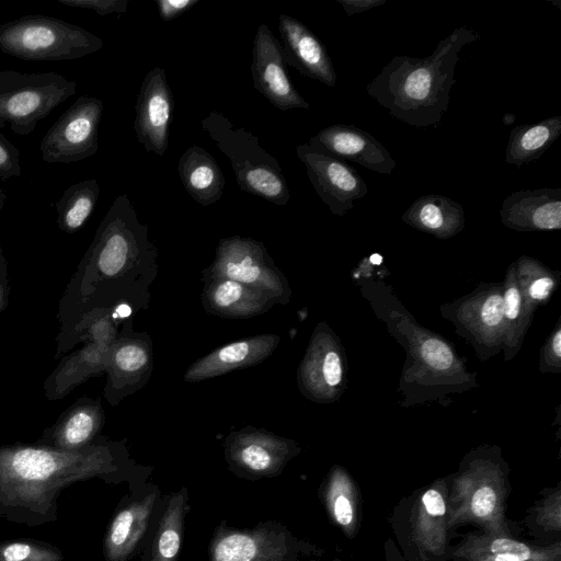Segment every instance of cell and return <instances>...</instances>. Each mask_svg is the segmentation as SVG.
<instances>
[{"instance_id": "6da1fadb", "label": "cell", "mask_w": 561, "mask_h": 561, "mask_svg": "<svg viewBox=\"0 0 561 561\" xmlns=\"http://www.w3.org/2000/svg\"><path fill=\"white\" fill-rule=\"evenodd\" d=\"M121 448L99 436L78 450L39 444L0 445V518L28 527L58 518V497L73 483L124 477Z\"/></svg>"}, {"instance_id": "7a4b0ae2", "label": "cell", "mask_w": 561, "mask_h": 561, "mask_svg": "<svg viewBox=\"0 0 561 561\" xmlns=\"http://www.w3.org/2000/svg\"><path fill=\"white\" fill-rule=\"evenodd\" d=\"M479 38L473 28L459 26L425 58L396 56L367 84V92L403 123L436 126L448 110L459 53Z\"/></svg>"}, {"instance_id": "3957f363", "label": "cell", "mask_w": 561, "mask_h": 561, "mask_svg": "<svg viewBox=\"0 0 561 561\" xmlns=\"http://www.w3.org/2000/svg\"><path fill=\"white\" fill-rule=\"evenodd\" d=\"M150 250L147 227L138 221L127 194L118 195L67 284L58 309L94 296L115 294L116 283L139 260L141 253Z\"/></svg>"}, {"instance_id": "277c9868", "label": "cell", "mask_w": 561, "mask_h": 561, "mask_svg": "<svg viewBox=\"0 0 561 561\" xmlns=\"http://www.w3.org/2000/svg\"><path fill=\"white\" fill-rule=\"evenodd\" d=\"M512 491L508 471L490 458H476L447 478V525L453 530L472 525L477 530L515 537V525L507 518Z\"/></svg>"}, {"instance_id": "5b68a950", "label": "cell", "mask_w": 561, "mask_h": 561, "mask_svg": "<svg viewBox=\"0 0 561 561\" xmlns=\"http://www.w3.org/2000/svg\"><path fill=\"white\" fill-rule=\"evenodd\" d=\"M447 478L401 497L388 519L404 561H449Z\"/></svg>"}, {"instance_id": "8992f818", "label": "cell", "mask_w": 561, "mask_h": 561, "mask_svg": "<svg viewBox=\"0 0 561 561\" xmlns=\"http://www.w3.org/2000/svg\"><path fill=\"white\" fill-rule=\"evenodd\" d=\"M202 129L231 161L239 187L278 206L290 194L277 159L260 146L259 138L237 128L224 114L210 112L201 122Z\"/></svg>"}, {"instance_id": "52a82bcc", "label": "cell", "mask_w": 561, "mask_h": 561, "mask_svg": "<svg viewBox=\"0 0 561 561\" xmlns=\"http://www.w3.org/2000/svg\"><path fill=\"white\" fill-rule=\"evenodd\" d=\"M102 47L98 35L53 16L28 14L0 23V50L26 61L73 60Z\"/></svg>"}, {"instance_id": "ba28073f", "label": "cell", "mask_w": 561, "mask_h": 561, "mask_svg": "<svg viewBox=\"0 0 561 561\" xmlns=\"http://www.w3.org/2000/svg\"><path fill=\"white\" fill-rule=\"evenodd\" d=\"M76 91V81L53 71L0 70V128L8 126L15 135H30Z\"/></svg>"}, {"instance_id": "9c48e42d", "label": "cell", "mask_w": 561, "mask_h": 561, "mask_svg": "<svg viewBox=\"0 0 561 561\" xmlns=\"http://www.w3.org/2000/svg\"><path fill=\"white\" fill-rule=\"evenodd\" d=\"M207 275L224 277L261 289L277 302L289 299L286 278L274 265L263 243L244 237L221 239Z\"/></svg>"}, {"instance_id": "30bf717a", "label": "cell", "mask_w": 561, "mask_h": 561, "mask_svg": "<svg viewBox=\"0 0 561 561\" xmlns=\"http://www.w3.org/2000/svg\"><path fill=\"white\" fill-rule=\"evenodd\" d=\"M103 102L95 96H79L44 135L39 150L47 163L84 160L99 149V125Z\"/></svg>"}, {"instance_id": "8fae6325", "label": "cell", "mask_w": 561, "mask_h": 561, "mask_svg": "<svg viewBox=\"0 0 561 561\" xmlns=\"http://www.w3.org/2000/svg\"><path fill=\"white\" fill-rule=\"evenodd\" d=\"M301 542L276 522L237 529L220 525L209 545V561H295Z\"/></svg>"}, {"instance_id": "7c38bea8", "label": "cell", "mask_w": 561, "mask_h": 561, "mask_svg": "<svg viewBox=\"0 0 561 561\" xmlns=\"http://www.w3.org/2000/svg\"><path fill=\"white\" fill-rule=\"evenodd\" d=\"M296 152L317 194L333 214L343 216L353 209L354 201L368 193L366 182L345 161L321 153L308 144L297 146Z\"/></svg>"}, {"instance_id": "4fadbf2b", "label": "cell", "mask_w": 561, "mask_h": 561, "mask_svg": "<svg viewBox=\"0 0 561 561\" xmlns=\"http://www.w3.org/2000/svg\"><path fill=\"white\" fill-rule=\"evenodd\" d=\"M296 454L294 442L253 428L232 433L226 440V459L248 479L279 474Z\"/></svg>"}, {"instance_id": "5bb4252c", "label": "cell", "mask_w": 561, "mask_h": 561, "mask_svg": "<svg viewBox=\"0 0 561 561\" xmlns=\"http://www.w3.org/2000/svg\"><path fill=\"white\" fill-rule=\"evenodd\" d=\"M286 65L280 43L266 24H261L252 49L251 73L255 89L282 111L309 110V103L291 83Z\"/></svg>"}, {"instance_id": "9a60e30c", "label": "cell", "mask_w": 561, "mask_h": 561, "mask_svg": "<svg viewBox=\"0 0 561 561\" xmlns=\"http://www.w3.org/2000/svg\"><path fill=\"white\" fill-rule=\"evenodd\" d=\"M174 100L165 71L153 67L144 78L137 96L134 129L147 152L162 157L168 148Z\"/></svg>"}, {"instance_id": "2e32d148", "label": "cell", "mask_w": 561, "mask_h": 561, "mask_svg": "<svg viewBox=\"0 0 561 561\" xmlns=\"http://www.w3.org/2000/svg\"><path fill=\"white\" fill-rule=\"evenodd\" d=\"M308 145L321 153L358 163L380 174H391L397 165L377 138L353 125H330L311 137Z\"/></svg>"}, {"instance_id": "e0dca14e", "label": "cell", "mask_w": 561, "mask_h": 561, "mask_svg": "<svg viewBox=\"0 0 561 561\" xmlns=\"http://www.w3.org/2000/svg\"><path fill=\"white\" fill-rule=\"evenodd\" d=\"M448 558L449 561H561V541L539 545L473 530L450 545Z\"/></svg>"}, {"instance_id": "ac0fdd59", "label": "cell", "mask_w": 561, "mask_h": 561, "mask_svg": "<svg viewBox=\"0 0 561 561\" xmlns=\"http://www.w3.org/2000/svg\"><path fill=\"white\" fill-rule=\"evenodd\" d=\"M278 32L287 64L304 76L333 88L336 72L321 41L300 21L288 15L278 16Z\"/></svg>"}, {"instance_id": "d6986e66", "label": "cell", "mask_w": 561, "mask_h": 561, "mask_svg": "<svg viewBox=\"0 0 561 561\" xmlns=\"http://www.w3.org/2000/svg\"><path fill=\"white\" fill-rule=\"evenodd\" d=\"M105 421L98 399L81 397L46 427L36 444L61 450H78L91 445L100 435Z\"/></svg>"}, {"instance_id": "ffe728a7", "label": "cell", "mask_w": 561, "mask_h": 561, "mask_svg": "<svg viewBox=\"0 0 561 561\" xmlns=\"http://www.w3.org/2000/svg\"><path fill=\"white\" fill-rule=\"evenodd\" d=\"M502 222L517 230L561 229V188L513 192L501 208Z\"/></svg>"}, {"instance_id": "44dd1931", "label": "cell", "mask_w": 561, "mask_h": 561, "mask_svg": "<svg viewBox=\"0 0 561 561\" xmlns=\"http://www.w3.org/2000/svg\"><path fill=\"white\" fill-rule=\"evenodd\" d=\"M279 336L264 334L224 345L195 362L185 373L188 382L209 379L238 368L256 365L277 347Z\"/></svg>"}, {"instance_id": "7402d4cb", "label": "cell", "mask_w": 561, "mask_h": 561, "mask_svg": "<svg viewBox=\"0 0 561 561\" xmlns=\"http://www.w3.org/2000/svg\"><path fill=\"white\" fill-rule=\"evenodd\" d=\"M158 501V492L128 502L116 511L103 539L105 561H128L136 552Z\"/></svg>"}, {"instance_id": "603a6c76", "label": "cell", "mask_w": 561, "mask_h": 561, "mask_svg": "<svg viewBox=\"0 0 561 561\" xmlns=\"http://www.w3.org/2000/svg\"><path fill=\"white\" fill-rule=\"evenodd\" d=\"M277 300L270 294L224 277L207 275L203 304L209 313L226 319H249L266 312Z\"/></svg>"}, {"instance_id": "cb8c5ba5", "label": "cell", "mask_w": 561, "mask_h": 561, "mask_svg": "<svg viewBox=\"0 0 561 561\" xmlns=\"http://www.w3.org/2000/svg\"><path fill=\"white\" fill-rule=\"evenodd\" d=\"M321 496L332 524L353 539L362 525L363 501L352 476L342 467H333L323 483Z\"/></svg>"}, {"instance_id": "d4e9b609", "label": "cell", "mask_w": 561, "mask_h": 561, "mask_svg": "<svg viewBox=\"0 0 561 561\" xmlns=\"http://www.w3.org/2000/svg\"><path fill=\"white\" fill-rule=\"evenodd\" d=\"M149 359V352L139 340L126 335L117 336L105 364L107 382L104 396L111 404H116L134 388Z\"/></svg>"}, {"instance_id": "484cf974", "label": "cell", "mask_w": 561, "mask_h": 561, "mask_svg": "<svg viewBox=\"0 0 561 561\" xmlns=\"http://www.w3.org/2000/svg\"><path fill=\"white\" fill-rule=\"evenodd\" d=\"M186 192L202 206L218 202L225 188V176L213 156L198 146L188 147L178 164Z\"/></svg>"}, {"instance_id": "4316f807", "label": "cell", "mask_w": 561, "mask_h": 561, "mask_svg": "<svg viewBox=\"0 0 561 561\" xmlns=\"http://www.w3.org/2000/svg\"><path fill=\"white\" fill-rule=\"evenodd\" d=\"M402 219L420 230L447 237L463 227L465 211L458 202L449 197L426 194L410 205Z\"/></svg>"}, {"instance_id": "83f0119b", "label": "cell", "mask_w": 561, "mask_h": 561, "mask_svg": "<svg viewBox=\"0 0 561 561\" xmlns=\"http://www.w3.org/2000/svg\"><path fill=\"white\" fill-rule=\"evenodd\" d=\"M188 511V491L185 486L169 495L146 561H178Z\"/></svg>"}, {"instance_id": "f1b7e54d", "label": "cell", "mask_w": 561, "mask_h": 561, "mask_svg": "<svg viewBox=\"0 0 561 561\" xmlns=\"http://www.w3.org/2000/svg\"><path fill=\"white\" fill-rule=\"evenodd\" d=\"M561 135V116L537 123L522 124L512 129L505 150V161L516 167L539 159Z\"/></svg>"}, {"instance_id": "f546056e", "label": "cell", "mask_w": 561, "mask_h": 561, "mask_svg": "<svg viewBox=\"0 0 561 561\" xmlns=\"http://www.w3.org/2000/svg\"><path fill=\"white\" fill-rule=\"evenodd\" d=\"M539 495L523 518L526 531L539 545L561 541V483L542 489Z\"/></svg>"}, {"instance_id": "4dcf8cb0", "label": "cell", "mask_w": 561, "mask_h": 561, "mask_svg": "<svg viewBox=\"0 0 561 561\" xmlns=\"http://www.w3.org/2000/svg\"><path fill=\"white\" fill-rule=\"evenodd\" d=\"M100 195L95 179L70 185L55 203L58 228L66 233L79 231L91 217Z\"/></svg>"}, {"instance_id": "1f68e13d", "label": "cell", "mask_w": 561, "mask_h": 561, "mask_svg": "<svg viewBox=\"0 0 561 561\" xmlns=\"http://www.w3.org/2000/svg\"><path fill=\"white\" fill-rule=\"evenodd\" d=\"M64 552L55 545L36 539L0 541V561H64Z\"/></svg>"}, {"instance_id": "d6a6232c", "label": "cell", "mask_w": 561, "mask_h": 561, "mask_svg": "<svg viewBox=\"0 0 561 561\" xmlns=\"http://www.w3.org/2000/svg\"><path fill=\"white\" fill-rule=\"evenodd\" d=\"M20 175V151L0 133V181Z\"/></svg>"}, {"instance_id": "836d02e7", "label": "cell", "mask_w": 561, "mask_h": 561, "mask_svg": "<svg viewBox=\"0 0 561 561\" xmlns=\"http://www.w3.org/2000/svg\"><path fill=\"white\" fill-rule=\"evenodd\" d=\"M421 352L424 360L437 370H445L453 363V353L449 347L437 339L426 340Z\"/></svg>"}, {"instance_id": "e575fe53", "label": "cell", "mask_w": 561, "mask_h": 561, "mask_svg": "<svg viewBox=\"0 0 561 561\" xmlns=\"http://www.w3.org/2000/svg\"><path fill=\"white\" fill-rule=\"evenodd\" d=\"M58 3L68 8L89 9L104 16L113 13H125L127 0H57Z\"/></svg>"}, {"instance_id": "d590c367", "label": "cell", "mask_w": 561, "mask_h": 561, "mask_svg": "<svg viewBox=\"0 0 561 561\" xmlns=\"http://www.w3.org/2000/svg\"><path fill=\"white\" fill-rule=\"evenodd\" d=\"M320 376L328 387H335L342 379L341 358L334 351L327 352L320 363Z\"/></svg>"}, {"instance_id": "8d00e7d4", "label": "cell", "mask_w": 561, "mask_h": 561, "mask_svg": "<svg viewBox=\"0 0 561 561\" xmlns=\"http://www.w3.org/2000/svg\"><path fill=\"white\" fill-rule=\"evenodd\" d=\"M504 317L503 297L500 294H493L486 298L483 304L481 318L485 325L496 327Z\"/></svg>"}, {"instance_id": "74e56055", "label": "cell", "mask_w": 561, "mask_h": 561, "mask_svg": "<svg viewBox=\"0 0 561 561\" xmlns=\"http://www.w3.org/2000/svg\"><path fill=\"white\" fill-rule=\"evenodd\" d=\"M199 0H158L157 7L163 21H171L197 4Z\"/></svg>"}, {"instance_id": "f35d334b", "label": "cell", "mask_w": 561, "mask_h": 561, "mask_svg": "<svg viewBox=\"0 0 561 561\" xmlns=\"http://www.w3.org/2000/svg\"><path fill=\"white\" fill-rule=\"evenodd\" d=\"M10 294L9 263L0 244V313L8 307Z\"/></svg>"}, {"instance_id": "ab89813d", "label": "cell", "mask_w": 561, "mask_h": 561, "mask_svg": "<svg viewBox=\"0 0 561 561\" xmlns=\"http://www.w3.org/2000/svg\"><path fill=\"white\" fill-rule=\"evenodd\" d=\"M347 13L352 16L357 13L368 11L386 3L387 0H336Z\"/></svg>"}, {"instance_id": "60d3db41", "label": "cell", "mask_w": 561, "mask_h": 561, "mask_svg": "<svg viewBox=\"0 0 561 561\" xmlns=\"http://www.w3.org/2000/svg\"><path fill=\"white\" fill-rule=\"evenodd\" d=\"M504 305V316L514 320L519 314L520 308V295L516 287H510L506 289L505 295L503 297Z\"/></svg>"}, {"instance_id": "b9f144b4", "label": "cell", "mask_w": 561, "mask_h": 561, "mask_svg": "<svg viewBox=\"0 0 561 561\" xmlns=\"http://www.w3.org/2000/svg\"><path fill=\"white\" fill-rule=\"evenodd\" d=\"M553 286L550 277H541L535 280L529 287V295L536 300L545 299Z\"/></svg>"}, {"instance_id": "7bdbcfd3", "label": "cell", "mask_w": 561, "mask_h": 561, "mask_svg": "<svg viewBox=\"0 0 561 561\" xmlns=\"http://www.w3.org/2000/svg\"><path fill=\"white\" fill-rule=\"evenodd\" d=\"M385 545L388 547L390 553H391V557H392V561H404L402 554L400 553L397 545L394 543V541L389 538L386 540Z\"/></svg>"}, {"instance_id": "ee69618b", "label": "cell", "mask_w": 561, "mask_h": 561, "mask_svg": "<svg viewBox=\"0 0 561 561\" xmlns=\"http://www.w3.org/2000/svg\"><path fill=\"white\" fill-rule=\"evenodd\" d=\"M552 350L554 354L561 356V331L558 330L552 339Z\"/></svg>"}, {"instance_id": "f6af8a7d", "label": "cell", "mask_w": 561, "mask_h": 561, "mask_svg": "<svg viewBox=\"0 0 561 561\" xmlns=\"http://www.w3.org/2000/svg\"><path fill=\"white\" fill-rule=\"evenodd\" d=\"M381 261H382V257H381L379 254H373V255L370 256V262H371L373 264H380V263H381Z\"/></svg>"}, {"instance_id": "bcb514c9", "label": "cell", "mask_w": 561, "mask_h": 561, "mask_svg": "<svg viewBox=\"0 0 561 561\" xmlns=\"http://www.w3.org/2000/svg\"><path fill=\"white\" fill-rule=\"evenodd\" d=\"M383 550H385V559H386V561H392L391 553H390L388 547L385 543H383Z\"/></svg>"}, {"instance_id": "7dc6e473", "label": "cell", "mask_w": 561, "mask_h": 561, "mask_svg": "<svg viewBox=\"0 0 561 561\" xmlns=\"http://www.w3.org/2000/svg\"><path fill=\"white\" fill-rule=\"evenodd\" d=\"M331 561H343V560H341V559H333V560H331Z\"/></svg>"}, {"instance_id": "c3c4849f", "label": "cell", "mask_w": 561, "mask_h": 561, "mask_svg": "<svg viewBox=\"0 0 561 561\" xmlns=\"http://www.w3.org/2000/svg\"><path fill=\"white\" fill-rule=\"evenodd\" d=\"M1 182V181H0Z\"/></svg>"}]
</instances>
